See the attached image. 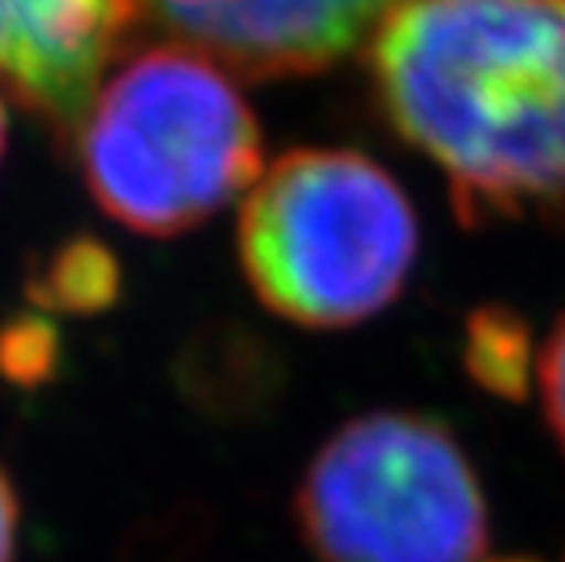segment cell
Returning a JSON list of instances; mask_svg holds the SVG:
<instances>
[{"label":"cell","mask_w":565,"mask_h":562,"mask_svg":"<svg viewBox=\"0 0 565 562\" xmlns=\"http://www.w3.org/2000/svg\"><path fill=\"white\" fill-rule=\"evenodd\" d=\"M372 85L463 220L565 216V0H402Z\"/></svg>","instance_id":"cell-1"},{"label":"cell","mask_w":565,"mask_h":562,"mask_svg":"<svg viewBox=\"0 0 565 562\" xmlns=\"http://www.w3.org/2000/svg\"><path fill=\"white\" fill-rule=\"evenodd\" d=\"M81 176L110 220L172 237L256 187L263 142L234 81L190 44L128 55L84 110Z\"/></svg>","instance_id":"cell-2"},{"label":"cell","mask_w":565,"mask_h":562,"mask_svg":"<svg viewBox=\"0 0 565 562\" xmlns=\"http://www.w3.org/2000/svg\"><path fill=\"white\" fill-rule=\"evenodd\" d=\"M416 212L354 150H292L248 190L237 248L259 304L303 329L358 326L405 289Z\"/></svg>","instance_id":"cell-3"},{"label":"cell","mask_w":565,"mask_h":562,"mask_svg":"<svg viewBox=\"0 0 565 562\" xmlns=\"http://www.w3.org/2000/svg\"><path fill=\"white\" fill-rule=\"evenodd\" d=\"M296 526L318 562H478L489 541L471 460L416 413L343 424L296 489Z\"/></svg>","instance_id":"cell-4"},{"label":"cell","mask_w":565,"mask_h":562,"mask_svg":"<svg viewBox=\"0 0 565 562\" xmlns=\"http://www.w3.org/2000/svg\"><path fill=\"white\" fill-rule=\"evenodd\" d=\"M402 0H142L190 47L248 77L315 74L362 44Z\"/></svg>","instance_id":"cell-5"},{"label":"cell","mask_w":565,"mask_h":562,"mask_svg":"<svg viewBox=\"0 0 565 562\" xmlns=\"http://www.w3.org/2000/svg\"><path fill=\"white\" fill-rule=\"evenodd\" d=\"M142 0H0V85L58 131L81 125Z\"/></svg>","instance_id":"cell-6"},{"label":"cell","mask_w":565,"mask_h":562,"mask_svg":"<svg viewBox=\"0 0 565 562\" xmlns=\"http://www.w3.org/2000/svg\"><path fill=\"white\" fill-rule=\"evenodd\" d=\"M529 329L508 310H482L467 329V373L500 399H522L529 391Z\"/></svg>","instance_id":"cell-7"},{"label":"cell","mask_w":565,"mask_h":562,"mask_svg":"<svg viewBox=\"0 0 565 562\" xmlns=\"http://www.w3.org/2000/svg\"><path fill=\"white\" fill-rule=\"evenodd\" d=\"M536 373H540V399H544L547 424L555 432L558 446L565 449V315L555 321L544 351H540Z\"/></svg>","instance_id":"cell-8"},{"label":"cell","mask_w":565,"mask_h":562,"mask_svg":"<svg viewBox=\"0 0 565 562\" xmlns=\"http://www.w3.org/2000/svg\"><path fill=\"white\" fill-rule=\"evenodd\" d=\"M4 365L15 380H44L47 365H52V351H47L44 329L22 332V337L15 340V347L4 354Z\"/></svg>","instance_id":"cell-9"},{"label":"cell","mask_w":565,"mask_h":562,"mask_svg":"<svg viewBox=\"0 0 565 562\" xmlns=\"http://www.w3.org/2000/svg\"><path fill=\"white\" fill-rule=\"evenodd\" d=\"M15 533H19V500L4 468H0V562H15Z\"/></svg>","instance_id":"cell-10"},{"label":"cell","mask_w":565,"mask_h":562,"mask_svg":"<svg viewBox=\"0 0 565 562\" xmlns=\"http://www.w3.org/2000/svg\"><path fill=\"white\" fill-rule=\"evenodd\" d=\"M4 136H8V117H4V99H0V153H4Z\"/></svg>","instance_id":"cell-11"},{"label":"cell","mask_w":565,"mask_h":562,"mask_svg":"<svg viewBox=\"0 0 565 562\" xmlns=\"http://www.w3.org/2000/svg\"><path fill=\"white\" fill-rule=\"evenodd\" d=\"M489 562H536V559H529V555H508V559H489Z\"/></svg>","instance_id":"cell-12"}]
</instances>
